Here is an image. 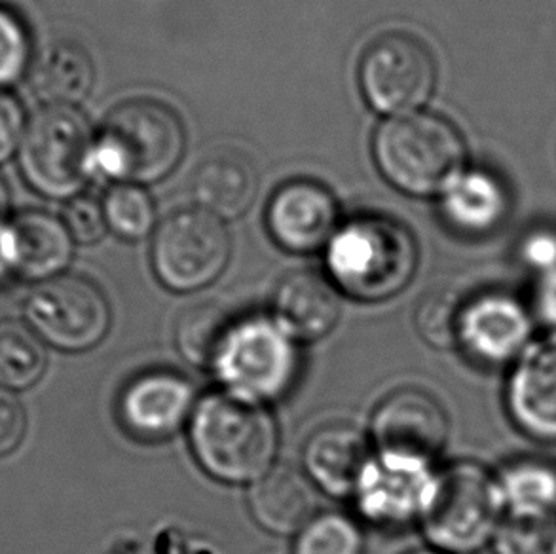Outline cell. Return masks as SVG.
Segmentation results:
<instances>
[{
	"instance_id": "1",
	"label": "cell",
	"mask_w": 556,
	"mask_h": 554,
	"mask_svg": "<svg viewBox=\"0 0 556 554\" xmlns=\"http://www.w3.org/2000/svg\"><path fill=\"white\" fill-rule=\"evenodd\" d=\"M187 429L195 462L218 482L253 484L276 465L279 431L268 406L211 391Z\"/></svg>"
},
{
	"instance_id": "2",
	"label": "cell",
	"mask_w": 556,
	"mask_h": 554,
	"mask_svg": "<svg viewBox=\"0 0 556 554\" xmlns=\"http://www.w3.org/2000/svg\"><path fill=\"white\" fill-rule=\"evenodd\" d=\"M185 147V124L172 106L156 99H131L111 111L96 131L90 179L151 185L174 172Z\"/></svg>"
},
{
	"instance_id": "3",
	"label": "cell",
	"mask_w": 556,
	"mask_h": 554,
	"mask_svg": "<svg viewBox=\"0 0 556 554\" xmlns=\"http://www.w3.org/2000/svg\"><path fill=\"white\" fill-rule=\"evenodd\" d=\"M418 268V245L403 223L359 215L340 225L325 248V274L340 294L359 302L397 297Z\"/></svg>"
},
{
	"instance_id": "4",
	"label": "cell",
	"mask_w": 556,
	"mask_h": 554,
	"mask_svg": "<svg viewBox=\"0 0 556 554\" xmlns=\"http://www.w3.org/2000/svg\"><path fill=\"white\" fill-rule=\"evenodd\" d=\"M372 150L386 180L416 198H439L467 169L464 137L437 114L391 116L376 129Z\"/></svg>"
},
{
	"instance_id": "5",
	"label": "cell",
	"mask_w": 556,
	"mask_h": 554,
	"mask_svg": "<svg viewBox=\"0 0 556 554\" xmlns=\"http://www.w3.org/2000/svg\"><path fill=\"white\" fill-rule=\"evenodd\" d=\"M505 517L496 471L473 459H458L439 469L435 494L420 525L437 551L481 554L489 551Z\"/></svg>"
},
{
	"instance_id": "6",
	"label": "cell",
	"mask_w": 556,
	"mask_h": 554,
	"mask_svg": "<svg viewBox=\"0 0 556 554\" xmlns=\"http://www.w3.org/2000/svg\"><path fill=\"white\" fill-rule=\"evenodd\" d=\"M210 370L226 393L268 406L289 395L299 380V342L271 315L240 317L218 345Z\"/></svg>"
},
{
	"instance_id": "7",
	"label": "cell",
	"mask_w": 556,
	"mask_h": 554,
	"mask_svg": "<svg viewBox=\"0 0 556 554\" xmlns=\"http://www.w3.org/2000/svg\"><path fill=\"white\" fill-rule=\"evenodd\" d=\"M96 131L73 106H42L30 116L17 150V167L37 194L68 202L90 180Z\"/></svg>"
},
{
	"instance_id": "8",
	"label": "cell",
	"mask_w": 556,
	"mask_h": 554,
	"mask_svg": "<svg viewBox=\"0 0 556 554\" xmlns=\"http://www.w3.org/2000/svg\"><path fill=\"white\" fill-rule=\"evenodd\" d=\"M232 255L225 221L200 207L181 210L156 228L152 270L174 292L202 291L223 276Z\"/></svg>"
},
{
	"instance_id": "9",
	"label": "cell",
	"mask_w": 556,
	"mask_h": 554,
	"mask_svg": "<svg viewBox=\"0 0 556 554\" xmlns=\"http://www.w3.org/2000/svg\"><path fill=\"white\" fill-rule=\"evenodd\" d=\"M23 317L46 345L67 353L93 350L113 322L105 292L88 277L73 274L33 285L23 302Z\"/></svg>"
},
{
	"instance_id": "10",
	"label": "cell",
	"mask_w": 556,
	"mask_h": 554,
	"mask_svg": "<svg viewBox=\"0 0 556 554\" xmlns=\"http://www.w3.org/2000/svg\"><path fill=\"white\" fill-rule=\"evenodd\" d=\"M363 96L376 113L405 116L428 103L437 83L433 53L408 33L376 38L359 67Z\"/></svg>"
},
{
	"instance_id": "11",
	"label": "cell",
	"mask_w": 556,
	"mask_h": 554,
	"mask_svg": "<svg viewBox=\"0 0 556 554\" xmlns=\"http://www.w3.org/2000/svg\"><path fill=\"white\" fill-rule=\"evenodd\" d=\"M535 323L527 300L502 289L464 299L456 348L482 368H507L534 342Z\"/></svg>"
},
{
	"instance_id": "12",
	"label": "cell",
	"mask_w": 556,
	"mask_h": 554,
	"mask_svg": "<svg viewBox=\"0 0 556 554\" xmlns=\"http://www.w3.org/2000/svg\"><path fill=\"white\" fill-rule=\"evenodd\" d=\"M437 479L433 462L375 452L352 498L363 520L399 530L420 522L435 494Z\"/></svg>"
},
{
	"instance_id": "13",
	"label": "cell",
	"mask_w": 556,
	"mask_h": 554,
	"mask_svg": "<svg viewBox=\"0 0 556 554\" xmlns=\"http://www.w3.org/2000/svg\"><path fill=\"white\" fill-rule=\"evenodd\" d=\"M451 433L448 416L428 391L403 388L378 405L370 419V442L376 452L420 457L435 464Z\"/></svg>"
},
{
	"instance_id": "14",
	"label": "cell",
	"mask_w": 556,
	"mask_h": 554,
	"mask_svg": "<svg viewBox=\"0 0 556 554\" xmlns=\"http://www.w3.org/2000/svg\"><path fill=\"white\" fill-rule=\"evenodd\" d=\"M194 383L175 370H147L118 398V418L139 441H166L188 427L198 405Z\"/></svg>"
},
{
	"instance_id": "15",
	"label": "cell",
	"mask_w": 556,
	"mask_h": 554,
	"mask_svg": "<svg viewBox=\"0 0 556 554\" xmlns=\"http://www.w3.org/2000/svg\"><path fill=\"white\" fill-rule=\"evenodd\" d=\"M504 408L520 435L556 444V335L535 338L507 368Z\"/></svg>"
},
{
	"instance_id": "16",
	"label": "cell",
	"mask_w": 556,
	"mask_h": 554,
	"mask_svg": "<svg viewBox=\"0 0 556 554\" xmlns=\"http://www.w3.org/2000/svg\"><path fill=\"white\" fill-rule=\"evenodd\" d=\"M340 225L337 198L316 180H289L274 192L266 210L271 240L294 255L325 251Z\"/></svg>"
},
{
	"instance_id": "17",
	"label": "cell",
	"mask_w": 556,
	"mask_h": 554,
	"mask_svg": "<svg viewBox=\"0 0 556 554\" xmlns=\"http://www.w3.org/2000/svg\"><path fill=\"white\" fill-rule=\"evenodd\" d=\"M340 297L327 274L291 272L274 291L271 317L296 342H317L339 325Z\"/></svg>"
},
{
	"instance_id": "18",
	"label": "cell",
	"mask_w": 556,
	"mask_h": 554,
	"mask_svg": "<svg viewBox=\"0 0 556 554\" xmlns=\"http://www.w3.org/2000/svg\"><path fill=\"white\" fill-rule=\"evenodd\" d=\"M369 437L350 424H329L309 435L302 450L304 473L314 487L332 498L354 495L372 457Z\"/></svg>"
},
{
	"instance_id": "19",
	"label": "cell",
	"mask_w": 556,
	"mask_h": 554,
	"mask_svg": "<svg viewBox=\"0 0 556 554\" xmlns=\"http://www.w3.org/2000/svg\"><path fill=\"white\" fill-rule=\"evenodd\" d=\"M444 225L464 238H486L507 223L511 196L496 173L467 167L439 196Z\"/></svg>"
},
{
	"instance_id": "20",
	"label": "cell",
	"mask_w": 556,
	"mask_h": 554,
	"mask_svg": "<svg viewBox=\"0 0 556 554\" xmlns=\"http://www.w3.org/2000/svg\"><path fill=\"white\" fill-rule=\"evenodd\" d=\"M249 511L261 528L276 536H296L316 517V487L291 465H274L249 488Z\"/></svg>"
},
{
	"instance_id": "21",
	"label": "cell",
	"mask_w": 556,
	"mask_h": 554,
	"mask_svg": "<svg viewBox=\"0 0 556 554\" xmlns=\"http://www.w3.org/2000/svg\"><path fill=\"white\" fill-rule=\"evenodd\" d=\"M190 190L200 210L220 221H236L255 202L258 172L238 150H218L195 167Z\"/></svg>"
},
{
	"instance_id": "22",
	"label": "cell",
	"mask_w": 556,
	"mask_h": 554,
	"mask_svg": "<svg viewBox=\"0 0 556 554\" xmlns=\"http://www.w3.org/2000/svg\"><path fill=\"white\" fill-rule=\"evenodd\" d=\"M10 225L15 238V276L37 285L67 272L76 243L60 217L29 210L10 218Z\"/></svg>"
},
{
	"instance_id": "23",
	"label": "cell",
	"mask_w": 556,
	"mask_h": 554,
	"mask_svg": "<svg viewBox=\"0 0 556 554\" xmlns=\"http://www.w3.org/2000/svg\"><path fill=\"white\" fill-rule=\"evenodd\" d=\"M96 68L90 53L76 42H55L30 67V90L45 106L78 109L90 96Z\"/></svg>"
},
{
	"instance_id": "24",
	"label": "cell",
	"mask_w": 556,
	"mask_h": 554,
	"mask_svg": "<svg viewBox=\"0 0 556 554\" xmlns=\"http://www.w3.org/2000/svg\"><path fill=\"white\" fill-rule=\"evenodd\" d=\"M496 479L507 515H556V465L551 459L515 457L497 469Z\"/></svg>"
},
{
	"instance_id": "25",
	"label": "cell",
	"mask_w": 556,
	"mask_h": 554,
	"mask_svg": "<svg viewBox=\"0 0 556 554\" xmlns=\"http://www.w3.org/2000/svg\"><path fill=\"white\" fill-rule=\"evenodd\" d=\"M46 344L25 322L0 319V390H30L46 375Z\"/></svg>"
},
{
	"instance_id": "26",
	"label": "cell",
	"mask_w": 556,
	"mask_h": 554,
	"mask_svg": "<svg viewBox=\"0 0 556 554\" xmlns=\"http://www.w3.org/2000/svg\"><path fill=\"white\" fill-rule=\"evenodd\" d=\"M233 317L217 302H202L182 310L175 323V344L194 367L210 368L218 345L232 327Z\"/></svg>"
},
{
	"instance_id": "27",
	"label": "cell",
	"mask_w": 556,
	"mask_h": 554,
	"mask_svg": "<svg viewBox=\"0 0 556 554\" xmlns=\"http://www.w3.org/2000/svg\"><path fill=\"white\" fill-rule=\"evenodd\" d=\"M103 210L109 230L122 240H144L156 225V205L139 185H114L106 192Z\"/></svg>"
},
{
	"instance_id": "28",
	"label": "cell",
	"mask_w": 556,
	"mask_h": 554,
	"mask_svg": "<svg viewBox=\"0 0 556 554\" xmlns=\"http://www.w3.org/2000/svg\"><path fill=\"white\" fill-rule=\"evenodd\" d=\"M365 538L344 513H319L296 533L294 554H363Z\"/></svg>"
},
{
	"instance_id": "29",
	"label": "cell",
	"mask_w": 556,
	"mask_h": 554,
	"mask_svg": "<svg viewBox=\"0 0 556 554\" xmlns=\"http://www.w3.org/2000/svg\"><path fill=\"white\" fill-rule=\"evenodd\" d=\"M462 304L464 299L446 289L424 294L414 312V323L420 337L437 350L456 348Z\"/></svg>"
},
{
	"instance_id": "30",
	"label": "cell",
	"mask_w": 556,
	"mask_h": 554,
	"mask_svg": "<svg viewBox=\"0 0 556 554\" xmlns=\"http://www.w3.org/2000/svg\"><path fill=\"white\" fill-rule=\"evenodd\" d=\"M492 554H556V515H507L490 545Z\"/></svg>"
},
{
	"instance_id": "31",
	"label": "cell",
	"mask_w": 556,
	"mask_h": 554,
	"mask_svg": "<svg viewBox=\"0 0 556 554\" xmlns=\"http://www.w3.org/2000/svg\"><path fill=\"white\" fill-rule=\"evenodd\" d=\"M33 40L22 17L0 7V90L20 83L30 71Z\"/></svg>"
},
{
	"instance_id": "32",
	"label": "cell",
	"mask_w": 556,
	"mask_h": 554,
	"mask_svg": "<svg viewBox=\"0 0 556 554\" xmlns=\"http://www.w3.org/2000/svg\"><path fill=\"white\" fill-rule=\"evenodd\" d=\"M61 221L78 245H93L109 232L103 202L93 196L78 194L68 200Z\"/></svg>"
},
{
	"instance_id": "33",
	"label": "cell",
	"mask_w": 556,
	"mask_h": 554,
	"mask_svg": "<svg viewBox=\"0 0 556 554\" xmlns=\"http://www.w3.org/2000/svg\"><path fill=\"white\" fill-rule=\"evenodd\" d=\"M517 256L522 268L535 277L556 270V230L549 226H538L525 234L517 248Z\"/></svg>"
},
{
	"instance_id": "34",
	"label": "cell",
	"mask_w": 556,
	"mask_h": 554,
	"mask_svg": "<svg viewBox=\"0 0 556 554\" xmlns=\"http://www.w3.org/2000/svg\"><path fill=\"white\" fill-rule=\"evenodd\" d=\"M27 122L22 101L12 91L0 90V165L17 156Z\"/></svg>"
},
{
	"instance_id": "35",
	"label": "cell",
	"mask_w": 556,
	"mask_h": 554,
	"mask_svg": "<svg viewBox=\"0 0 556 554\" xmlns=\"http://www.w3.org/2000/svg\"><path fill=\"white\" fill-rule=\"evenodd\" d=\"M29 429L25 406L12 391L0 390V457L14 454Z\"/></svg>"
},
{
	"instance_id": "36",
	"label": "cell",
	"mask_w": 556,
	"mask_h": 554,
	"mask_svg": "<svg viewBox=\"0 0 556 554\" xmlns=\"http://www.w3.org/2000/svg\"><path fill=\"white\" fill-rule=\"evenodd\" d=\"M532 307L538 327H542L543 335H556V270L535 277L532 300L528 302Z\"/></svg>"
},
{
	"instance_id": "37",
	"label": "cell",
	"mask_w": 556,
	"mask_h": 554,
	"mask_svg": "<svg viewBox=\"0 0 556 554\" xmlns=\"http://www.w3.org/2000/svg\"><path fill=\"white\" fill-rule=\"evenodd\" d=\"M15 276V238L10 218L0 223V279Z\"/></svg>"
},
{
	"instance_id": "38",
	"label": "cell",
	"mask_w": 556,
	"mask_h": 554,
	"mask_svg": "<svg viewBox=\"0 0 556 554\" xmlns=\"http://www.w3.org/2000/svg\"><path fill=\"white\" fill-rule=\"evenodd\" d=\"M10 205H12V198H10V187L7 180L0 175V223L8 221L10 215Z\"/></svg>"
},
{
	"instance_id": "39",
	"label": "cell",
	"mask_w": 556,
	"mask_h": 554,
	"mask_svg": "<svg viewBox=\"0 0 556 554\" xmlns=\"http://www.w3.org/2000/svg\"><path fill=\"white\" fill-rule=\"evenodd\" d=\"M408 554H446L443 553V551H437V549L429 547V549H420V551H413V553Z\"/></svg>"
},
{
	"instance_id": "40",
	"label": "cell",
	"mask_w": 556,
	"mask_h": 554,
	"mask_svg": "<svg viewBox=\"0 0 556 554\" xmlns=\"http://www.w3.org/2000/svg\"><path fill=\"white\" fill-rule=\"evenodd\" d=\"M481 554H492V553H490V549H489V551H484V553H481Z\"/></svg>"
}]
</instances>
